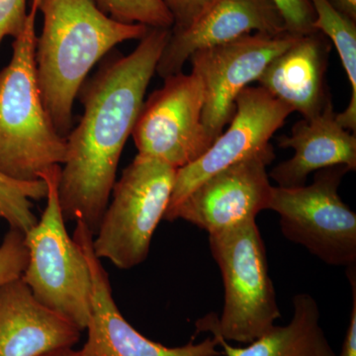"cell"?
I'll use <instances>...</instances> for the list:
<instances>
[{
    "instance_id": "obj_1",
    "label": "cell",
    "mask_w": 356,
    "mask_h": 356,
    "mask_svg": "<svg viewBox=\"0 0 356 356\" xmlns=\"http://www.w3.org/2000/svg\"><path fill=\"white\" fill-rule=\"evenodd\" d=\"M170 33L172 29L149 28L132 53L110 57L79 89L83 115L67 136L58 193L65 221L83 222L93 236Z\"/></svg>"
},
{
    "instance_id": "obj_2",
    "label": "cell",
    "mask_w": 356,
    "mask_h": 356,
    "mask_svg": "<svg viewBox=\"0 0 356 356\" xmlns=\"http://www.w3.org/2000/svg\"><path fill=\"white\" fill-rule=\"evenodd\" d=\"M43 29L37 37L42 102L58 135L67 138L72 110L89 72L117 44L140 40L149 27L112 19L93 0H41Z\"/></svg>"
},
{
    "instance_id": "obj_3",
    "label": "cell",
    "mask_w": 356,
    "mask_h": 356,
    "mask_svg": "<svg viewBox=\"0 0 356 356\" xmlns=\"http://www.w3.org/2000/svg\"><path fill=\"white\" fill-rule=\"evenodd\" d=\"M41 0H32L24 28L14 39L13 57L0 72V170L33 181L67 154L42 102L36 60V19Z\"/></svg>"
},
{
    "instance_id": "obj_4",
    "label": "cell",
    "mask_w": 356,
    "mask_h": 356,
    "mask_svg": "<svg viewBox=\"0 0 356 356\" xmlns=\"http://www.w3.org/2000/svg\"><path fill=\"white\" fill-rule=\"evenodd\" d=\"M211 254L221 270L224 307L196 322L195 336L217 332L227 341L250 343L281 317L266 248L255 220L209 234Z\"/></svg>"
},
{
    "instance_id": "obj_5",
    "label": "cell",
    "mask_w": 356,
    "mask_h": 356,
    "mask_svg": "<svg viewBox=\"0 0 356 356\" xmlns=\"http://www.w3.org/2000/svg\"><path fill=\"white\" fill-rule=\"evenodd\" d=\"M60 166L40 177L48 185L47 205L25 234L28 259L21 278L40 303L83 332L90 318L92 280L83 250L65 228L58 193Z\"/></svg>"
},
{
    "instance_id": "obj_6",
    "label": "cell",
    "mask_w": 356,
    "mask_h": 356,
    "mask_svg": "<svg viewBox=\"0 0 356 356\" xmlns=\"http://www.w3.org/2000/svg\"><path fill=\"white\" fill-rule=\"evenodd\" d=\"M177 170L137 154L112 189L111 203L93 236L96 257L128 270L146 261L154 232L163 220Z\"/></svg>"
},
{
    "instance_id": "obj_7",
    "label": "cell",
    "mask_w": 356,
    "mask_h": 356,
    "mask_svg": "<svg viewBox=\"0 0 356 356\" xmlns=\"http://www.w3.org/2000/svg\"><path fill=\"white\" fill-rule=\"evenodd\" d=\"M350 168L334 165L318 170L304 186H273L267 210L280 215L281 233L325 264H356V214L339 194Z\"/></svg>"
},
{
    "instance_id": "obj_8",
    "label": "cell",
    "mask_w": 356,
    "mask_h": 356,
    "mask_svg": "<svg viewBox=\"0 0 356 356\" xmlns=\"http://www.w3.org/2000/svg\"><path fill=\"white\" fill-rule=\"evenodd\" d=\"M144 102L132 137L138 154L180 170L211 147L214 139L204 126L205 95L195 74L178 72Z\"/></svg>"
},
{
    "instance_id": "obj_9",
    "label": "cell",
    "mask_w": 356,
    "mask_h": 356,
    "mask_svg": "<svg viewBox=\"0 0 356 356\" xmlns=\"http://www.w3.org/2000/svg\"><path fill=\"white\" fill-rule=\"evenodd\" d=\"M299 37L254 33L191 56V74L200 79L205 95L203 124L214 140L233 118L241 91L259 81L274 58Z\"/></svg>"
},
{
    "instance_id": "obj_10",
    "label": "cell",
    "mask_w": 356,
    "mask_h": 356,
    "mask_svg": "<svg viewBox=\"0 0 356 356\" xmlns=\"http://www.w3.org/2000/svg\"><path fill=\"white\" fill-rule=\"evenodd\" d=\"M274 159L270 147L225 168L196 186L163 220H184L213 234L257 219L268 207L273 185L267 166Z\"/></svg>"
},
{
    "instance_id": "obj_11",
    "label": "cell",
    "mask_w": 356,
    "mask_h": 356,
    "mask_svg": "<svg viewBox=\"0 0 356 356\" xmlns=\"http://www.w3.org/2000/svg\"><path fill=\"white\" fill-rule=\"evenodd\" d=\"M292 112L261 86L243 89L236 98V112L228 129L222 131L200 158L177 170L165 214L204 180L273 147L269 140Z\"/></svg>"
},
{
    "instance_id": "obj_12",
    "label": "cell",
    "mask_w": 356,
    "mask_h": 356,
    "mask_svg": "<svg viewBox=\"0 0 356 356\" xmlns=\"http://www.w3.org/2000/svg\"><path fill=\"white\" fill-rule=\"evenodd\" d=\"M74 241L83 250L92 280L91 313L88 327V339L81 356H222L214 337L198 343L193 341L184 346L168 348L151 341L127 322L112 295L108 274L102 259L93 252V234L81 222H76Z\"/></svg>"
},
{
    "instance_id": "obj_13",
    "label": "cell",
    "mask_w": 356,
    "mask_h": 356,
    "mask_svg": "<svg viewBox=\"0 0 356 356\" xmlns=\"http://www.w3.org/2000/svg\"><path fill=\"white\" fill-rule=\"evenodd\" d=\"M284 32V19L273 0H214L186 29L170 33L156 72L165 79L181 72L195 51L254 33Z\"/></svg>"
},
{
    "instance_id": "obj_14",
    "label": "cell",
    "mask_w": 356,
    "mask_h": 356,
    "mask_svg": "<svg viewBox=\"0 0 356 356\" xmlns=\"http://www.w3.org/2000/svg\"><path fill=\"white\" fill-rule=\"evenodd\" d=\"M81 332L40 303L22 278L0 288V356H39L74 348Z\"/></svg>"
},
{
    "instance_id": "obj_15",
    "label": "cell",
    "mask_w": 356,
    "mask_h": 356,
    "mask_svg": "<svg viewBox=\"0 0 356 356\" xmlns=\"http://www.w3.org/2000/svg\"><path fill=\"white\" fill-rule=\"evenodd\" d=\"M278 146L294 149V156L274 166L269 178L285 188L304 186L311 173L334 165L356 170V135L339 124L332 98L317 116L294 124L291 135L277 139Z\"/></svg>"
},
{
    "instance_id": "obj_16",
    "label": "cell",
    "mask_w": 356,
    "mask_h": 356,
    "mask_svg": "<svg viewBox=\"0 0 356 356\" xmlns=\"http://www.w3.org/2000/svg\"><path fill=\"white\" fill-rule=\"evenodd\" d=\"M331 49V41L318 30L300 36L274 58L257 83L293 112L313 118L331 98L325 86Z\"/></svg>"
},
{
    "instance_id": "obj_17",
    "label": "cell",
    "mask_w": 356,
    "mask_h": 356,
    "mask_svg": "<svg viewBox=\"0 0 356 356\" xmlns=\"http://www.w3.org/2000/svg\"><path fill=\"white\" fill-rule=\"evenodd\" d=\"M293 308L289 324L274 325L247 348L233 346L217 332H209L226 356H337L321 327L315 298L308 293H299L293 298Z\"/></svg>"
},
{
    "instance_id": "obj_18",
    "label": "cell",
    "mask_w": 356,
    "mask_h": 356,
    "mask_svg": "<svg viewBox=\"0 0 356 356\" xmlns=\"http://www.w3.org/2000/svg\"><path fill=\"white\" fill-rule=\"evenodd\" d=\"M315 10L314 29L323 34L334 44L343 70L350 83V104L341 113L337 121L346 130L356 131V20L337 10L330 0H310Z\"/></svg>"
},
{
    "instance_id": "obj_19",
    "label": "cell",
    "mask_w": 356,
    "mask_h": 356,
    "mask_svg": "<svg viewBox=\"0 0 356 356\" xmlns=\"http://www.w3.org/2000/svg\"><path fill=\"white\" fill-rule=\"evenodd\" d=\"M48 185L44 179L25 181L0 170V220L10 229L27 233L38 219L33 213L32 201L47 198Z\"/></svg>"
},
{
    "instance_id": "obj_20",
    "label": "cell",
    "mask_w": 356,
    "mask_h": 356,
    "mask_svg": "<svg viewBox=\"0 0 356 356\" xmlns=\"http://www.w3.org/2000/svg\"><path fill=\"white\" fill-rule=\"evenodd\" d=\"M112 19L125 24L172 29L173 18L161 0H93Z\"/></svg>"
},
{
    "instance_id": "obj_21",
    "label": "cell",
    "mask_w": 356,
    "mask_h": 356,
    "mask_svg": "<svg viewBox=\"0 0 356 356\" xmlns=\"http://www.w3.org/2000/svg\"><path fill=\"white\" fill-rule=\"evenodd\" d=\"M25 233L9 229L0 243V288L21 278L27 264Z\"/></svg>"
},
{
    "instance_id": "obj_22",
    "label": "cell",
    "mask_w": 356,
    "mask_h": 356,
    "mask_svg": "<svg viewBox=\"0 0 356 356\" xmlns=\"http://www.w3.org/2000/svg\"><path fill=\"white\" fill-rule=\"evenodd\" d=\"M284 19L286 31L303 36L315 31V10L310 0H273Z\"/></svg>"
},
{
    "instance_id": "obj_23",
    "label": "cell",
    "mask_w": 356,
    "mask_h": 356,
    "mask_svg": "<svg viewBox=\"0 0 356 356\" xmlns=\"http://www.w3.org/2000/svg\"><path fill=\"white\" fill-rule=\"evenodd\" d=\"M27 14V0H0V46L6 37L19 36Z\"/></svg>"
},
{
    "instance_id": "obj_24",
    "label": "cell",
    "mask_w": 356,
    "mask_h": 356,
    "mask_svg": "<svg viewBox=\"0 0 356 356\" xmlns=\"http://www.w3.org/2000/svg\"><path fill=\"white\" fill-rule=\"evenodd\" d=\"M173 18L172 31L186 29L214 0H161Z\"/></svg>"
},
{
    "instance_id": "obj_25",
    "label": "cell",
    "mask_w": 356,
    "mask_h": 356,
    "mask_svg": "<svg viewBox=\"0 0 356 356\" xmlns=\"http://www.w3.org/2000/svg\"><path fill=\"white\" fill-rule=\"evenodd\" d=\"M346 276L350 283L353 305L348 330L344 336L341 353L337 356H356V264L346 267Z\"/></svg>"
},
{
    "instance_id": "obj_26",
    "label": "cell",
    "mask_w": 356,
    "mask_h": 356,
    "mask_svg": "<svg viewBox=\"0 0 356 356\" xmlns=\"http://www.w3.org/2000/svg\"><path fill=\"white\" fill-rule=\"evenodd\" d=\"M330 2L337 10L356 20V0H330Z\"/></svg>"
},
{
    "instance_id": "obj_27",
    "label": "cell",
    "mask_w": 356,
    "mask_h": 356,
    "mask_svg": "<svg viewBox=\"0 0 356 356\" xmlns=\"http://www.w3.org/2000/svg\"><path fill=\"white\" fill-rule=\"evenodd\" d=\"M39 356H81L79 350H74V348H60V350H56L49 351V353H44Z\"/></svg>"
}]
</instances>
